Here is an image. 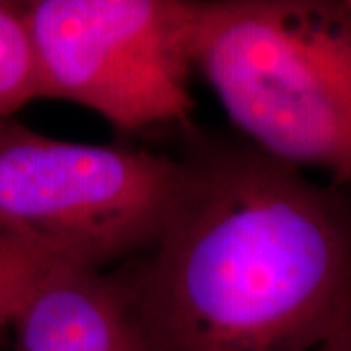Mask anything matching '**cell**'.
<instances>
[{"instance_id":"6da1fadb","label":"cell","mask_w":351,"mask_h":351,"mask_svg":"<svg viewBox=\"0 0 351 351\" xmlns=\"http://www.w3.org/2000/svg\"><path fill=\"white\" fill-rule=\"evenodd\" d=\"M151 246L115 267L154 351H306L351 313V193L189 133Z\"/></svg>"},{"instance_id":"7a4b0ae2","label":"cell","mask_w":351,"mask_h":351,"mask_svg":"<svg viewBox=\"0 0 351 351\" xmlns=\"http://www.w3.org/2000/svg\"><path fill=\"white\" fill-rule=\"evenodd\" d=\"M193 69L239 137L351 193V12L339 0H197Z\"/></svg>"},{"instance_id":"3957f363","label":"cell","mask_w":351,"mask_h":351,"mask_svg":"<svg viewBox=\"0 0 351 351\" xmlns=\"http://www.w3.org/2000/svg\"><path fill=\"white\" fill-rule=\"evenodd\" d=\"M178 158L127 145L47 137L0 123V232L66 267L112 269L151 246L174 195Z\"/></svg>"},{"instance_id":"277c9868","label":"cell","mask_w":351,"mask_h":351,"mask_svg":"<svg viewBox=\"0 0 351 351\" xmlns=\"http://www.w3.org/2000/svg\"><path fill=\"white\" fill-rule=\"evenodd\" d=\"M24 25L39 98L123 133L186 127L197 0H4Z\"/></svg>"},{"instance_id":"5b68a950","label":"cell","mask_w":351,"mask_h":351,"mask_svg":"<svg viewBox=\"0 0 351 351\" xmlns=\"http://www.w3.org/2000/svg\"><path fill=\"white\" fill-rule=\"evenodd\" d=\"M8 330L10 351H154L115 267L53 265L29 289Z\"/></svg>"},{"instance_id":"8992f818","label":"cell","mask_w":351,"mask_h":351,"mask_svg":"<svg viewBox=\"0 0 351 351\" xmlns=\"http://www.w3.org/2000/svg\"><path fill=\"white\" fill-rule=\"evenodd\" d=\"M34 100L41 98L24 25L12 6L0 0V123Z\"/></svg>"},{"instance_id":"52a82bcc","label":"cell","mask_w":351,"mask_h":351,"mask_svg":"<svg viewBox=\"0 0 351 351\" xmlns=\"http://www.w3.org/2000/svg\"><path fill=\"white\" fill-rule=\"evenodd\" d=\"M59 265L38 246L0 232V332L8 330L29 289L49 267Z\"/></svg>"},{"instance_id":"ba28073f","label":"cell","mask_w":351,"mask_h":351,"mask_svg":"<svg viewBox=\"0 0 351 351\" xmlns=\"http://www.w3.org/2000/svg\"><path fill=\"white\" fill-rule=\"evenodd\" d=\"M306 351H351V313Z\"/></svg>"},{"instance_id":"9c48e42d","label":"cell","mask_w":351,"mask_h":351,"mask_svg":"<svg viewBox=\"0 0 351 351\" xmlns=\"http://www.w3.org/2000/svg\"><path fill=\"white\" fill-rule=\"evenodd\" d=\"M339 2H341V4H343V6H346V8L351 12V0H339Z\"/></svg>"}]
</instances>
